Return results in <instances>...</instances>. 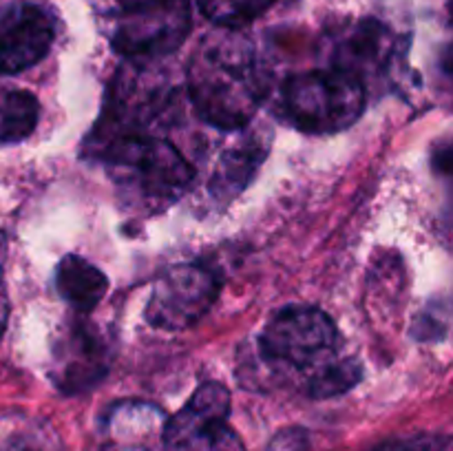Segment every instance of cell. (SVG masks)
<instances>
[{
  "label": "cell",
  "mask_w": 453,
  "mask_h": 451,
  "mask_svg": "<svg viewBox=\"0 0 453 451\" xmlns=\"http://www.w3.org/2000/svg\"><path fill=\"white\" fill-rule=\"evenodd\" d=\"M115 51L157 60L175 51L190 29L188 0H102Z\"/></svg>",
  "instance_id": "4"
},
{
  "label": "cell",
  "mask_w": 453,
  "mask_h": 451,
  "mask_svg": "<svg viewBox=\"0 0 453 451\" xmlns=\"http://www.w3.org/2000/svg\"><path fill=\"white\" fill-rule=\"evenodd\" d=\"M230 392L221 383H203L162 432L164 451H246L230 429Z\"/></svg>",
  "instance_id": "6"
},
{
  "label": "cell",
  "mask_w": 453,
  "mask_h": 451,
  "mask_svg": "<svg viewBox=\"0 0 453 451\" xmlns=\"http://www.w3.org/2000/svg\"><path fill=\"white\" fill-rule=\"evenodd\" d=\"M219 294V277L202 264H177L153 283L146 321L157 330L181 332L193 327Z\"/></svg>",
  "instance_id": "7"
},
{
  "label": "cell",
  "mask_w": 453,
  "mask_h": 451,
  "mask_svg": "<svg viewBox=\"0 0 453 451\" xmlns=\"http://www.w3.org/2000/svg\"><path fill=\"white\" fill-rule=\"evenodd\" d=\"M56 22L34 3L13 4L0 25V75H13L38 65L51 49Z\"/></svg>",
  "instance_id": "8"
},
{
  "label": "cell",
  "mask_w": 453,
  "mask_h": 451,
  "mask_svg": "<svg viewBox=\"0 0 453 451\" xmlns=\"http://www.w3.org/2000/svg\"><path fill=\"white\" fill-rule=\"evenodd\" d=\"M118 199L135 215H157L180 202L195 180L188 159L162 135L119 137L97 149Z\"/></svg>",
  "instance_id": "2"
},
{
  "label": "cell",
  "mask_w": 453,
  "mask_h": 451,
  "mask_svg": "<svg viewBox=\"0 0 453 451\" xmlns=\"http://www.w3.org/2000/svg\"><path fill=\"white\" fill-rule=\"evenodd\" d=\"M51 365V378L62 392H82L104 376L109 365L104 340L84 321L69 323L53 345Z\"/></svg>",
  "instance_id": "9"
},
{
  "label": "cell",
  "mask_w": 453,
  "mask_h": 451,
  "mask_svg": "<svg viewBox=\"0 0 453 451\" xmlns=\"http://www.w3.org/2000/svg\"><path fill=\"white\" fill-rule=\"evenodd\" d=\"M336 325L323 310L290 305L274 314L259 336V349L273 365L288 370H319L334 358Z\"/></svg>",
  "instance_id": "5"
},
{
  "label": "cell",
  "mask_w": 453,
  "mask_h": 451,
  "mask_svg": "<svg viewBox=\"0 0 453 451\" xmlns=\"http://www.w3.org/2000/svg\"><path fill=\"white\" fill-rule=\"evenodd\" d=\"M203 16L224 29H239L242 25L264 16L277 0H197Z\"/></svg>",
  "instance_id": "14"
},
{
  "label": "cell",
  "mask_w": 453,
  "mask_h": 451,
  "mask_svg": "<svg viewBox=\"0 0 453 451\" xmlns=\"http://www.w3.org/2000/svg\"><path fill=\"white\" fill-rule=\"evenodd\" d=\"M361 378V370L354 361H339L332 358L323 367H319L312 376H310V396L312 398H332L339 394L348 392L349 387L358 383Z\"/></svg>",
  "instance_id": "15"
},
{
  "label": "cell",
  "mask_w": 453,
  "mask_h": 451,
  "mask_svg": "<svg viewBox=\"0 0 453 451\" xmlns=\"http://www.w3.org/2000/svg\"><path fill=\"white\" fill-rule=\"evenodd\" d=\"M40 106L34 93L0 88V144H18L35 131Z\"/></svg>",
  "instance_id": "13"
},
{
  "label": "cell",
  "mask_w": 453,
  "mask_h": 451,
  "mask_svg": "<svg viewBox=\"0 0 453 451\" xmlns=\"http://www.w3.org/2000/svg\"><path fill=\"white\" fill-rule=\"evenodd\" d=\"M186 84L195 111L221 131L246 128L268 88L255 44L237 29L224 27L195 49Z\"/></svg>",
  "instance_id": "1"
},
{
  "label": "cell",
  "mask_w": 453,
  "mask_h": 451,
  "mask_svg": "<svg viewBox=\"0 0 453 451\" xmlns=\"http://www.w3.org/2000/svg\"><path fill=\"white\" fill-rule=\"evenodd\" d=\"M372 451H449V442L438 436H414L405 440L385 442Z\"/></svg>",
  "instance_id": "16"
},
{
  "label": "cell",
  "mask_w": 453,
  "mask_h": 451,
  "mask_svg": "<svg viewBox=\"0 0 453 451\" xmlns=\"http://www.w3.org/2000/svg\"><path fill=\"white\" fill-rule=\"evenodd\" d=\"M264 153L265 149L259 144V140L255 135H248L237 146L226 150L221 155L219 164L215 168V175L211 180V193L219 202L233 199L252 180L255 171L259 168L261 159H264Z\"/></svg>",
  "instance_id": "12"
},
{
  "label": "cell",
  "mask_w": 453,
  "mask_h": 451,
  "mask_svg": "<svg viewBox=\"0 0 453 451\" xmlns=\"http://www.w3.org/2000/svg\"><path fill=\"white\" fill-rule=\"evenodd\" d=\"M58 294L80 314H88L100 305L109 290V279L91 261L66 255L56 268Z\"/></svg>",
  "instance_id": "11"
},
{
  "label": "cell",
  "mask_w": 453,
  "mask_h": 451,
  "mask_svg": "<svg viewBox=\"0 0 453 451\" xmlns=\"http://www.w3.org/2000/svg\"><path fill=\"white\" fill-rule=\"evenodd\" d=\"M283 115L301 133L332 135L352 126L365 109V84L348 71H303L281 91Z\"/></svg>",
  "instance_id": "3"
},
{
  "label": "cell",
  "mask_w": 453,
  "mask_h": 451,
  "mask_svg": "<svg viewBox=\"0 0 453 451\" xmlns=\"http://www.w3.org/2000/svg\"><path fill=\"white\" fill-rule=\"evenodd\" d=\"M394 53V35L376 20H363L341 34L334 47V66L365 84V75L379 73Z\"/></svg>",
  "instance_id": "10"
},
{
  "label": "cell",
  "mask_w": 453,
  "mask_h": 451,
  "mask_svg": "<svg viewBox=\"0 0 453 451\" xmlns=\"http://www.w3.org/2000/svg\"><path fill=\"white\" fill-rule=\"evenodd\" d=\"M4 234L0 233V336H3L4 327H7L9 317V299L7 290H4Z\"/></svg>",
  "instance_id": "17"
}]
</instances>
